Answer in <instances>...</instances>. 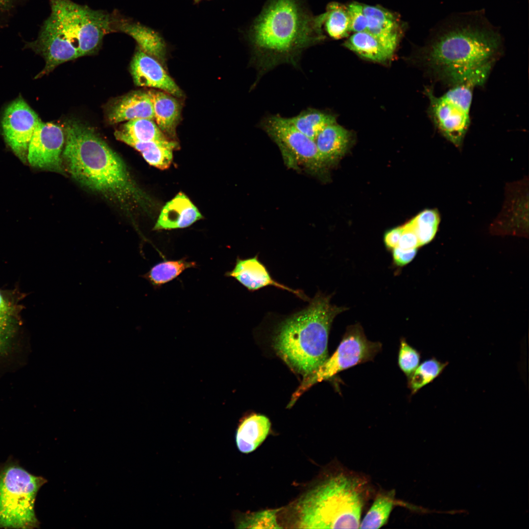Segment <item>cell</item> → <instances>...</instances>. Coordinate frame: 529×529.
Returning <instances> with one entry per match:
<instances>
[{
  "label": "cell",
  "instance_id": "36",
  "mask_svg": "<svg viewBox=\"0 0 529 529\" xmlns=\"http://www.w3.org/2000/svg\"><path fill=\"white\" fill-rule=\"evenodd\" d=\"M417 248L404 250L398 247L392 249V258L394 264L402 267L409 263L415 257Z\"/></svg>",
  "mask_w": 529,
  "mask_h": 529
},
{
  "label": "cell",
  "instance_id": "7",
  "mask_svg": "<svg viewBox=\"0 0 529 529\" xmlns=\"http://www.w3.org/2000/svg\"><path fill=\"white\" fill-rule=\"evenodd\" d=\"M490 71H481L451 85L438 96L434 95L431 88L425 89L429 100L428 113L431 120L439 132L457 147L461 146L470 126L474 90L485 83Z\"/></svg>",
  "mask_w": 529,
  "mask_h": 529
},
{
  "label": "cell",
  "instance_id": "34",
  "mask_svg": "<svg viewBox=\"0 0 529 529\" xmlns=\"http://www.w3.org/2000/svg\"><path fill=\"white\" fill-rule=\"evenodd\" d=\"M347 8L350 20V32L366 31L367 20L363 12L362 4L353 2L349 4Z\"/></svg>",
  "mask_w": 529,
  "mask_h": 529
},
{
  "label": "cell",
  "instance_id": "28",
  "mask_svg": "<svg viewBox=\"0 0 529 529\" xmlns=\"http://www.w3.org/2000/svg\"><path fill=\"white\" fill-rule=\"evenodd\" d=\"M195 265L194 262H188L185 259L165 261L153 266L143 277L153 286H159L174 279L185 269Z\"/></svg>",
  "mask_w": 529,
  "mask_h": 529
},
{
  "label": "cell",
  "instance_id": "20",
  "mask_svg": "<svg viewBox=\"0 0 529 529\" xmlns=\"http://www.w3.org/2000/svg\"><path fill=\"white\" fill-rule=\"evenodd\" d=\"M147 93L152 103L156 123L168 138H174L180 118L179 102L175 96L163 91L151 90Z\"/></svg>",
  "mask_w": 529,
  "mask_h": 529
},
{
  "label": "cell",
  "instance_id": "39",
  "mask_svg": "<svg viewBox=\"0 0 529 529\" xmlns=\"http://www.w3.org/2000/svg\"><path fill=\"white\" fill-rule=\"evenodd\" d=\"M17 0H0V10L8 11L12 9L16 4Z\"/></svg>",
  "mask_w": 529,
  "mask_h": 529
},
{
  "label": "cell",
  "instance_id": "10",
  "mask_svg": "<svg viewBox=\"0 0 529 529\" xmlns=\"http://www.w3.org/2000/svg\"><path fill=\"white\" fill-rule=\"evenodd\" d=\"M261 125L277 144L289 167L302 166L310 174L321 176L325 171L315 141L297 130L287 118L279 115L264 119Z\"/></svg>",
  "mask_w": 529,
  "mask_h": 529
},
{
  "label": "cell",
  "instance_id": "30",
  "mask_svg": "<svg viewBox=\"0 0 529 529\" xmlns=\"http://www.w3.org/2000/svg\"><path fill=\"white\" fill-rule=\"evenodd\" d=\"M447 363H442L435 359L426 360L418 365L409 380V386L413 394L432 382L443 371Z\"/></svg>",
  "mask_w": 529,
  "mask_h": 529
},
{
  "label": "cell",
  "instance_id": "8",
  "mask_svg": "<svg viewBox=\"0 0 529 529\" xmlns=\"http://www.w3.org/2000/svg\"><path fill=\"white\" fill-rule=\"evenodd\" d=\"M46 482L44 478L19 466L4 468L0 472V528H38L34 503L38 491Z\"/></svg>",
  "mask_w": 529,
  "mask_h": 529
},
{
  "label": "cell",
  "instance_id": "22",
  "mask_svg": "<svg viewBox=\"0 0 529 529\" xmlns=\"http://www.w3.org/2000/svg\"><path fill=\"white\" fill-rule=\"evenodd\" d=\"M271 423L263 415H250L240 424L236 433V441L239 451L249 453L254 451L265 439Z\"/></svg>",
  "mask_w": 529,
  "mask_h": 529
},
{
  "label": "cell",
  "instance_id": "2",
  "mask_svg": "<svg viewBox=\"0 0 529 529\" xmlns=\"http://www.w3.org/2000/svg\"><path fill=\"white\" fill-rule=\"evenodd\" d=\"M247 36L262 73L283 63L296 65L303 51L325 38L319 15L313 16L302 0H268Z\"/></svg>",
  "mask_w": 529,
  "mask_h": 529
},
{
  "label": "cell",
  "instance_id": "40",
  "mask_svg": "<svg viewBox=\"0 0 529 529\" xmlns=\"http://www.w3.org/2000/svg\"><path fill=\"white\" fill-rule=\"evenodd\" d=\"M456 511H457V510H451V511H448V513L449 514H456Z\"/></svg>",
  "mask_w": 529,
  "mask_h": 529
},
{
  "label": "cell",
  "instance_id": "14",
  "mask_svg": "<svg viewBox=\"0 0 529 529\" xmlns=\"http://www.w3.org/2000/svg\"><path fill=\"white\" fill-rule=\"evenodd\" d=\"M227 275L234 277L250 291L271 286L292 292L303 300H309L302 291L289 288L274 280L257 256L238 259L234 268Z\"/></svg>",
  "mask_w": 529,
  "mask_h": 529
},
{
  "label": "cell",
  "instance_id": "13",
  "mask_svg": "<svg viewBox=\"0 0 529 529\" xmlns=\"http://www.w3.org/2000/svg\"><path fill=\"white\" fill-rule=\"evenodd\" d=\"M130 71L138 86L160 90L175 97L183 96L182 91L159 61L140 48L133 57Z\"/></svg>",
  "mask_w": 529,
  "mask_h": 529
},
{
  "label": "cell",
  "instance_id": "29",
  "mask_svg": "<svg viewBox=\"0 0 529 529\" xmlns=\"http://www.w3.org/2000/svg\"><path fill=\"white\" fill-rule=\"evenodd\" d=\"M439 221V214L433 209L425 210L409 221L417 236L420 246L429 243L434 238Z\"/></svg>",
  "mask_w": 529,
  "mask_h": 529
},
{
  "label": "cell",
  "instance_id": "33",
  "mask_svg": "<svg viewBox=\"0 0 529 529\" xmlns=\"http://www.w3.org/2000/svg\"><path fill=\"white\" fill-rule=\"evenodd\" d=\"M17 315L0 317V356L7 350L17 329Z\"/></svg>",
  "mask_w": 529,
  "mask_h": 529
},
{
  "label": "cell",
  "instance_id": "38",
  "mask_svg": "<svg viewBox=\"0 0 529 529\" xmlns=\"http://www.w3.org/2000/svg\"><path fill=\"white\" fill-rule=\"evenodd\" d=\"M403 231V227L400 226L391 229L384 235V240L386 247L389 250L397 247Z\"/></svg>",
  "mask_w": 529,
  "mask_h": 529
},
{
  "label": "cell",
  "instance_id": "27",
  "mask_svg": "<svg viewBox=\"0 0 529 529\" xmlns=\"http://www.w3.org/2000/svg\"><path fill=\"white\" fill-rule=\"evenodd\" d=\"M121 131L132 139L139 142H162L170 140L153 120L149 119L128 120Z\"/></svg>",
  "mask_w": 529,
  "mask_h": 529
},
{
  "label": "cell",
  "instance_id": "24",
  "mask_svg": "<svg viewBox=\"0 0 529 529\" xmlns=\"http://www.w3.org/2000/svg\"><path fill=\"white\" fill-rule=\"evenodd\" d=\"M394 490H380L375 495L373 502L361 520L360 529H379L386 524L397 502Z\"/></svg>",
  "mask_w": 529,
  "mask_h": 529
},
{
  "label": "cell",
  "instance_id": "41",
  "mask_svg": "<svg viewBox=\"0 0 529 529\" xmlns=\"http://www.w3.org/2000/svg\"><path fill=\"white\" fill-rule=\"evenodd\" d=\"M201 0H194V1L195 2H199V1H201Z\"/></svg>",
  "mask_w": 529,
  "mask_h": 529
},
{
  "label": "cell",
  "instance_id": "23",
  "mask_svg": "<svg viewBox=\"0 0 529 529\" xmlns=\"http://www.w3.org/2000/svg\"><path fill=\"white\" fill-rule=\"evenodd\" d=\"M344 46L361 58L374 62L386 63L393 56L367 31L354 33L345 41Z\"/></svg>",
  "mask_w": 529,
  "mask_h": 529
},
{
  "label": "cell",
  "instance_id": "19",
  "mask_svg": "<svg viewBox=\"0 0 529 529\" xmlns=\"http://www.w3.org/2000/svg\"><path fill=\"white\" fill-rule=\"evenodd\" d=\"M116 138L131 146L141 152L144 159L150 165L160 169H166L170 166L173 159V151L178 144L168 140L162 142H139L132 139L121 130L115 132Z\"/></svg>",
  "mask_w": 529,
  "mask_h": 529
},
{
  "label": "cell",
  "instance_id": "5",
  "mask_svg": "<svg viewBox=\"0 0 529 529\" xmlns=\"http://www.w3.org/2000/svg\"><path fill=\"white\" fill-rule=\"evenodd\" d=\"M374 493L367 476L340 467L298 500L294 525L302 529H359Z\"/></svg>",
  "mask_w": 529,
  "mask_h": 529
},
{
  "label": "cell",
  "instance_id": "21",
  "mask_svg": "<svg viewBox=\"0 0 529 529\" xmlns=\"http://www.w3.org/2000/svg\"><path fill=\"white\" fill-rule=\"evenodd\" d=\"M137 119L154 120L152 103L148 93L136 92L125 96L112 107L108 115L112 123Z\"/></svg>",
  "mask_w": 529,
  "mask_h": 529
},
{
  "label": "cell",
  "instance_id": "6",
  "mask_svg": "<svg viewBox=\"0 0 529 529\" xmlns=\"http://www.w3.org/2000/svg\"><path fill=\"white\" fill-rule=\"evenodd\" d=\"M331 296L317 293L303 310L278 326L273 339L277 355L304 378L328 358V342L335 317L348 308L330 303Z\"/></svg>",
  "mask_w": 529,
  "mask_h": 529
},
{
  "label": "cell",
  "instance_id": "25",
  "mask_svg": "<svg viewBox=\"0 0 529 529\" xmlns=\"http://www.w3.org/2000/svg\"><path fill=\"white\" fill-rule=\"evenodd\" d=\"M288 119L297 130L314 141L326 126L337 122L334 115L313 108L304 110Z\"/></svg>",
  "mask_w": 529,
  "mask_h": 529
},
{
  "label": "cell",
  "instance_id": "12",
  "mask_svg": "<svg viewBox=\"0 0 529 529\" xmlns=\"http://www.w3.org/2000/svg\"><path fill=\"white\" fill-rule=\"evenodd\" d=\"M65 132L59 125L41 121L29 143L27 159L33 167L62 172Z\"/></svg>",
  "mask_w": 529,
  "mask_h": 529
},
{
  "label": "cell",
  "instance_id": "16",
  "mask_svg": "<svg viewBox=\"0 0 529 529\" xmlns=\"http://www.w3.org/2000/svg\"><path fill=\"white\" fill-rule=\"evenodd\" d=\"M114 32L124 33L134 39L139 48L159 61L165 59L166 48L164 40L155 31L138 22L112 14Z\"/></svg>",
  "mask_w": 529,
  "mask_h": 529
},
{
  "label": "cell",
  "instance_id": "9",
  "mask_svg": "<svg viewBox=\"0 0 529 529\" xmlns=\"http://www.w3.org/2000/svg\"><path fill=\"white\" fill-rule=\"evenodd\" d=\"M381 348L380 342L367 339L360 324L348 326L334 353L315 371L304 378L287 407H291L299 397L314 384L328 380L359 363L372 361Z\"/></svg>",
  "mask_w": 529,
  "mask_h": 529
},
{
  "label": "cell",
  "instance_id": "32",
  "mask_svg": "<svg viewBox=\"0 0 529 529\" xmlns=\"http://www.w3.org/2000/svg\"><path fill=\"white\" fill-rule=\"evenodd\" d=\"M420 354L408 344L404 339L401 340L398 354V364L402 371L409 377L419 365Z\"/></svg>",
  "mask_w": 529,
  "mask_h": 529
},
{
  "label": "cell",
  "instance_id": "4",
  "mask_svg": "<svg viewBox=\"0 0 529 529\" xmlns=\"http://www.w3.org/2000/svg\"><path fill=\"white\" fill-rule=\"evenodd\" d=\"M65 136L63 157L68 171L79 184L122 202L144 201L145 195L123 161L93 130L71 121L66 125Z\"/></svg>",
  "mask_w": 529,
  "mask_h": 529
},
{
  "label": "cell",
  "instance_id": "15",
  "mask_svg": "<svg viewBox=\"0 0 529 529\" xmlns=\"http://www.w3.org/2000/svg\"><path fill=\"white\" fill-rule=\"evenodd\" d=\"M367 20L366 31L373 35L392 55L398 44L400 26L395 15L377 6L362 4Z\"/></svg>",
  "mask_w": 529,
  "mask_h": 529
},
{
  "label": "cell",
  "instance_id": "18",
  "mask_svg": "<svg viewBox=\"0 0 529 529\" xmlns=\"http://www.w3.org/2000/svg\"><path fill=\"white\" fill-rule=\"evenodd\" d=\"M351 140L352 133L337 122L326 126L321 130L315 142L326 168L336 164L344 155Z\"/></svg>",
  "mask_w": 529,
  "mask_h": 529
},
{
  "label": "cell",
  "instance_id": "31",
  "mask_svg": "<svg viewBox=\"0 0 529 529\" xmlns=\"http://www.w3.org/2000/svg\"><path fill=\"white\" fill-rule=\"evenodd\" d=\"M278 510H266L255 512L244 517L238 522V528L280 529L277 522Z\"/></svg>",
  "mask_w": 529,
  "mask_h": 529
},
{
  "label": "cell",
  "instance_id": "3",
  "mask_svg": "<svg viewBox=\"0 0 529 529\" xmlns=\"http://www.w3.org/2000/svg\"><path fill=\"white\" fill-rule=\"evenodd\" d=\"M51 12L37 39L25 47L42 55L48 74L56 67L98 50L104 37L114 32L112 14L72 0H49Z\"/></svg>",
  "mask_w": 529,
  "mask_h": 529
},
{
  "label": "cell",
  "instance_id": "11",
  "mask_svg": "<svg viewBox=\"0 0 529 529\" xmlns=\"http://www.w3.org/2000/svg\"><path fill=\"white\" fill-rule=\"evenodd\" d=\"M41 121L37 114L21 97L11 103L4 110L1 120L4 138L23 161L27 158L29 143Z\"/></svg>",
  "mask_w": 529,
  "mask_h": 529
},
{
  "label": "cell",
  "instance_id": "37",
  "mask_svg": "<svg viewBox=\"0 0 529 529\" xmlns=\"http://www.w3.org/2000/svg\"><path fill=\"white\" fill-rule=\"evenodd\" d=\"M18 306L8 297L6 294L0 290V317L7 315H17Z\"/></svg>",
  "mask_w": 529,
  "mask_h": 529
},
{
  "label": "cell",
  "instance_id": "35",
  "mask_svg": "<svg viewBox=\"0 0 529 529\" xmlns=\"http://www.w3.org/2000/svg\"><path fill=\"white\" fill-rule=\"evenodd\" d=\"M403 231L397 247L404 250H410L420 247L417 236L409 222L403 226Z\"/></svg>",
  "mask_w": 529,
  "mask_h": 529
},
{
  "label": "cell",
  "instance_id": "17",
  "mask_svg": "<svg viewBox=\"0 0 529 529\" xmlns=\"http://www.w3.org/2000/svg\"><path fill=\"white\" fill-rule=\"evenodd\" d=\"M202 218L189 197L179 192L162 208L153 230L184 228Z\"/></svg>",
  "mask_w": 529,
  "mask_h": 529
},
{
  "label": "cell",
  "instance_id": "1",
  "mask_svg": "<svg viewBox=\"0 0 529 529\" xmlns=\"http://www.w3.org/2000/svg\"><path fill=\"white\" fill-rule=\"evenodd\" d=\"M431 35L417 59L434 79L450 86L492 69L503 52L500 31L482 10L450 16Z\"/></svg>",
  "mask_w": 529,
  "mask_h": 529
},
{
  "label": "cell",
  "instance_id": "26",
  "mask_svg": "<svg viewBox=\"0 0 529 529\" xmlns=\"http://www.w3.org/2000/svg\"><path fill=\"white\" fill-rule=\"evenodd\" d=\"M322 29L334 39L347 36L350 30V20L347 7L338 2L330 3L326 11L320 14Z\"/></svg>",
  "mask_w": 529,
  "mask_h": 529
}]
</instances>
